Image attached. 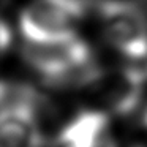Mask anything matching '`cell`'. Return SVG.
<instances>
[{
  "label": "cell",
  "instance_id": "obj_6",
  "mask_svg": "<svg viewBox=\"0 0 147 147\" xmlns=\"http://www.w3.org/2000/svg\"><path fill=\"white\" fill-rule=\"evenodd\" d=\"M109 115L100 109L74 114L54 134L49 147H105Z\"/></svg>",
  "mask_w": 147,
  "mask_h": 147
},
{
  "label": "cell",
  "instance_id": "obj_3",
  "mask_svg": "<svg viewBox=\"0 0 147 147\" xmlns=\"http://www.w3.org/2000/svg\"><path fill=\"white\" fill-rule=\"evenodd\" d=\"M108 43L134 62L147 59V18L127 0H106L98 8Z\"/></svg>",
  "mask_w": 147,
  "mask_h": 147
},
{
  "label": "cell",
  "instance_id": "obj_1",
  "mask_svg": "<svg viewBox=\"0 0 147 147\" xmlns=\"http://www.w3.org/2000/svg\"><path fill=\"white\" fill-rule=\"evenodd\" d=\"M22 57L46 86L55 89L87 87L98 70L89 45L76 33L48 41H26Z\"/></svg>",
  "mask_w": 147,
  "mask_h": 147
},
{
  "label": "cell",
  "instance_id": "obj_4",
  "mask_svg": "<svg viewBox=\"0 0 147 147\" xmlns=\"http://www.w3.org/2000/svg\"><path fill=\"white\" fill-rule=\"evenodd\" d=\"M86 13L82 0H32L19 16L26 41H48L74 33Z\"/></svg>",
  "mask_w": 147,
  "mask_h": 147
},
{
  "label": "cell",
  "instance_id": "obj_9",
  "mask_svg": "<svg viewBox=\"0 0 147 147\" xmlns=\"http://www.w3.org/2000/svg\"><path fill=\"white\" fill-rule=\"evenodd\" d=\"M105 147H142L136 142H127V141H108Z\"/></svg>",
  "mask_w": 147,
  "mask_h": 147
},
{
  "label": "cell",
  "instance_id": "obj_2",
  "mask_svg": "<svg viewBox=\"0 0 147 147\" xmlns=\"http://www.w3.org/2000/svg\"><path fill=\"white\" fill-rule=\"evenodd\" d=\"M45 100L29 86H18L0 103V147H43L46 142Z\"/></svg>",
  "mask_w": 147,
  "mask_h": 147
},
{
  "label": "cell",
  "instance_id": "obj_7",
  "mask_svg": "<svg viewBox=\"0 0 147 147\" xmlns=\"http://www.w3.org/2000/svg\"><path fill=\"white\" fill-rule=\"evenodd\" d=\"M11 41H13V33H11L10 26L0 18V59L7 54V51L11 46Z\"/></svg>",
  "mask_w": 147,
  "mask_h": 147
},
{
  "label": "cell",
  "instance_id": "obj_8",
  "mask_svg": "<svg viewBox=\"0 0 147 147\" xmlns=\"http://www.w3.org/2000/svg\"><path fill=\"white\" fill-rule=\"evenodd\" d=\"M19 84H11L7 81H0V103H3L8 96L13 95V92L18 89Z\"/></svg>",
  "mask_w": 147,
  "mask_h": 147
},
{
  "label": "cell",
  "instance_id": "obj_5",
  "mask_svg": "<svg viewBox=\"0 0 147 147\" xmlns=\"http://www.w3.org/2000/svg\"><path fill=\"white\" fill-rule=\"evenodd\" d=\"M147 82V70L123 67L103 70L98 67L87 87H92L109 111L119 115L131 114L139 106Z\"/></svg>",
  "mask_w": 147,
  "mask_h": 147
},
{
  "label": "cell",
  "instance_id": "obj_10",
  "mask_svg": "<svg viewBox=\"0 0 147 147\" xmlns=\"http://www.w3.org/2000/svg\"><path fill=\"white\" fill-rule=\"evenodd\" d=\"M144 123H146V127H147V109H146V114H144Z\"/></svg>",
  "mask_w": 147,
  "mask_h": 147
}]
</instances>
